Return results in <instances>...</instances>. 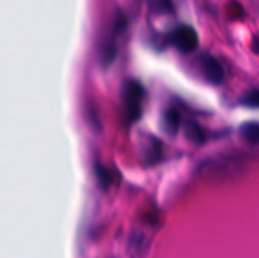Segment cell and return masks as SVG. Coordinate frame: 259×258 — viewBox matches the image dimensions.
<instances>
[{"label":"cell","mask_w":259,"mask_h":258,"mask_svg":"<svg viewBox=\"0 0 259 258\" xmlns=\"http://www.w3.org/2000/svg\"><path fill=\"white\" fill-rule=\"evenodd\" d=\"M144 90L141 83L137 80H128L123 86V96L124 105H125L128 118L137 120L141 115V103L143 99Z\"/></svg>","instance_id":"6da1fadb"},{"label":"cell","mask_w":259,"mask_h":258,"mask_svg":"<svg viewBox=\"0 0 259 258\" xmlns=\"http://www.w3.org/2000/svg\"><path fill=\"white\" fill-rule=\"evenodd\" d=\"M162 124H163V128L167 134L169 136L177 134L180 126H181V118H180L177 110H175L174 108H168L167 110H164L163 115H162Z\"/></svg>","instance_id":"277c9868"},{"label":"cell","mask_w":259,"mask_h":258,"mask_svg":"<svg viewBox=\"0 0 259 258\" xmlns=\"http://www.w3.org/2000/svg\"><path fill=\"white\" fill-rule=\"evenodd\" d=\"M96 177H98V181L100 184V186H103V189H106L109 185V175L103 167L98 166L96 167Z\"/></svg>","instance_id":"30bf717a"},{"label":"cell","mask_w":259,"mask_h":258,"mask_svg":"<svg viewBox=\"0 0 259 258\" xmlns=\"http://www.w3.org/2000/svg\"><path fill=\"white\" fill-rule=\"evenodd\" d=\"M171 40L177 50L184 53H189L199 45V35L196 30L190 25H181L172 33Z\"/></svg>","instance_id":"7a4b0ae2"},{"label":"cell","mask_w":259,"mask_h":258,"mask_svg":"<svg viewBox=\"0 0 259 258\" xmlns=\"http://www.w3.org/2000/svg\"><path fill=\"white\" fill-rule=\"evenodd\" d=\"M201 70L205 78L212 85H219L224 80V70L219 61L211 55H204L201 58Z\"/></svg>","instance_id":"3957f363"},{"label":"cell","mask_w":259,"mask_h":258,"mask_svg":"<svg viewBox=\"0 0 259 258\" xmlns=\"http://www.w3.org/2000/svg\"><path fill=\"white\" fill-rule=\"evenodd\" d=\"M184 133L186 138L194 144H202L205 143V132L196 121H187L184 126Z\"/></svg>","instance_id":"5b68a950"},{"label":"cell","mask_w":259,"mask_h":258,"mask_svg":"<svg viewBox=\"0 0 259 258\" xmlns=\"http://www.w3.org/2000/svg\"><path fill=\"white\" fill-rule=\"evenodd\" d=\"M240 136L250 144L259 143V124L255 121H248L240 126Z\"/></svg>","instance_id":"8992f818"},{"label":"cell","mask_w":259,"mask_h":258,"mask_svg":"<svg viewBox=\"0 0 259 258\" xmlns=\"http://www.w3.org/2000/svg\"><path fill=\"white\" fill-rule=\"evenodd\" d=\"M258 3H259V0H258Z\"/></svg>","instance_id":"7c38bea8"},{"label":"cell","mask_w":259,"mask_h":258,"mask_svg":"<svg viewBox=\"0 0 259 258\" xmlns=\"http://www.w3.org/2000/svg\"><path fill=\"white\" fill-rule=\"evenodd\" d=\"M149 12L156 15L171 14L174 13V4L171 0H147Z\"/></svg>","instance_id":"52a82bcc"},{"label":"cell","mask_w":259,"mask_h":258,"mask_svg":"<svg viewBox=\"0 0 259 258\" xmlns=\"http://www.w3.org/2000/svg\"><path fill=\"white\" fill-rule=\"evenodd\" d=\"M242 103L243 105L248 106V108H259V90L252 89L248 93H245L242 98Z\"/></svg>","instance_id":"9c48e42d"},{"label":"cell","mask_w":259,"mask_h":258,"mask_svg":"<svg viewBox=\"0 0 259 258\" xmlns=\"http://www.w3.org/2000/svg\"><path fill=\"white\" fill-rule=\"evenodd\" d=\"M125 25H126V19H125V15L123 14V13H119L118 15H116V18H115V29L118 30H123L124 28H125Z\"/></svg>","instance_id":"8fae6325"},{"label":"cell","mask_w":259,"mask_h":258,"mask_svg":"<svg viewBox=\"0 0 259 258\" xmlns=\"http://www.w3.org/2000/svg\"><path fill=\"white\" fill-rule=\"evenodd\" d=\"M116 57V46L115 43L108 42L103 46L101 48V63H103L104 67H108L111 63L114 62Z\"/></svg>","instance_id":"ba28073f"}]
</instances>
